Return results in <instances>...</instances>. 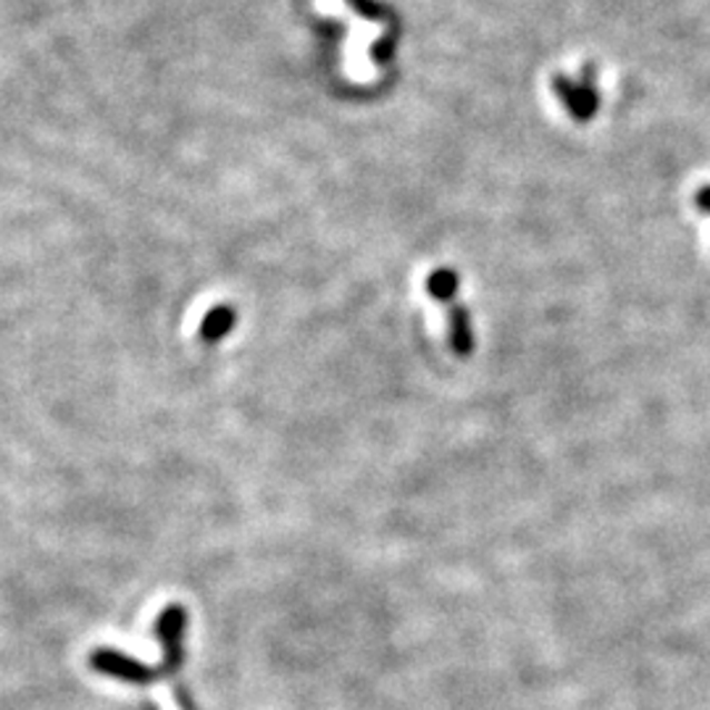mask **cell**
<instances>
[{
    "mask_svg": "<svg viewBox=\"0 0 710 710\" xmlns=\"http://www.w3.org/2000/svg\"><path fill=\"white\" fill-rule=\"evenodd\" d=\"M316 9L327 13V17L345 19L347 29H351L345 40V75L355 79V82H372V79L376 77V67L368 61L366 50L376 38H379L384 27L379 24V21H366V19L353 17L343 0H316Z\"/></svg>",
    "mask_w": 710,
    "mask_h": 710,
    "instance_id": "cell-1",
    "label": "cell"
},
{
    "mask_svg": "<svg viewBox=\"0 0 710 710\" xmlns=\"http://www.w3.org/2000/svg\"><path fill=\"white\" fill-rule=\"evenodd\" d=\"M553 90L558 100L566 106V111L571 114V119L584 125V121L595 119L598 108H600V96L595 87V69L584 67L582 79H571L566 75H555L553 77Z\"/></svg>",
    "mask_w": 710,
    "mask_h": 710,
    "instance_id": "cell-2",
    "label": "cell"
},
{
    "mask_svg": "<svg viewBox=\"0 0 710 710\" xmlns=\"http://www.w3.org/2000/svg\"><path fill=\"white\" fill-rule=\"evenodd\" d=\"M185 632H187V611L183 605H169L158 613L156 637L161 642V677H174L185 663Z\"/></svg>",
    "mask_w": 710,
    "mask_h": 710,
    "instance_id": "cell-3",
    "label": "cell"
},
{
    "mask_svg": "<svg viewBox=\"0 0 710 710\" xmlns=\"http://www.w3.org/2000/svg\"><path fill=\"white\" fill-rule=\"evenodd\" d=\"M90 665L92 671H100L106 673V677L121 679V682H129V684H150L156 677H161V673L150 669V665L135 661V658L119 653V650H108V648L96 650V653L90 655Z\"/></svg>",
    "mask_w": 710,
    "mask_h": 710,
    "instance_id": "cell-4",
    "label": "cell"
},
{
    "mask_svg": "<svg viewBox=\"0 0 710 710\" xmlns=\"http://www.w3.org/2000/svg\"><path fill=\"white\" fill-rule=\"evenodd\" d=\"M447 332H451V347L458 358H469L474 353V329H471V316L469 310L463 308V303L455 298L453 303H447Z\"/></svg>",
    "mask_w": 710,
    "mask_h": 710,
    "instance_id": "cell-5",
    "label": "cell"
},
{
    "mask_svg": "<svg viewBox=\"0 0 710 710\" xmlns=\"http://www.w3.org/2000/svg\"><path fill=\"white\" fill-rule=\"evenodd\" d=\"M235 322H237V314L231 306L211 308L200 322V339L208 345L221 343V339L227 337L231 329H235Z\"/></svg>",
    "mask_w": 710,
    "mask_h": 710,
    "instance_id": "cell-6",
    "label": "cell"
},
{
    "mask_svg": "<svg viewBox=\"0 0 710 710\" xmlns=\"http://www.w3.org/2000/svg\"><path fill=\"white\" fill-rule=\"evenodd\" d=\"M458 289H461V277L453 269H437L430 274V279H426V293H430L437 303H445V306L458 298Z\"/></svg>",
    "mask_w": 710,
    "mask_h": 710,
    "instance_id": "cell-7",
    "label": "cell"
},
{
    "mask_svg": "<svg viewBox=\"0 0 710 710\" xmlns=\"http://www.w3.org/2000/svg\"><path fill=\"white\" fill-rule=\"evenodd\" d=\"M694 208H698L700 214L710 216V185H702L698 193H694Z\"/></svg>",
    "mask_w": 710,
    "mask_h": 710,
    "instance_id": "cell-8",
    "label": "cell"
}]
</instances>
